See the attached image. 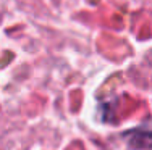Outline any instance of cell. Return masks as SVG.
I'll return each instance as SVG.
<instances>
[{"label":"cell","mask_w":152,"mask_h":150,"mask_svg":"<svg viewBox=\"0 0 152 150\" xmlns=\"http://www.w3.org/2000/svg\"><path fill=\"white\" fill-rule=\"evenodd\" d=\"M129 144L137 149H149L152 147V131L136 129L129 133Z\"/></svg>","instance_id":"obj_1"}]
</instances>
